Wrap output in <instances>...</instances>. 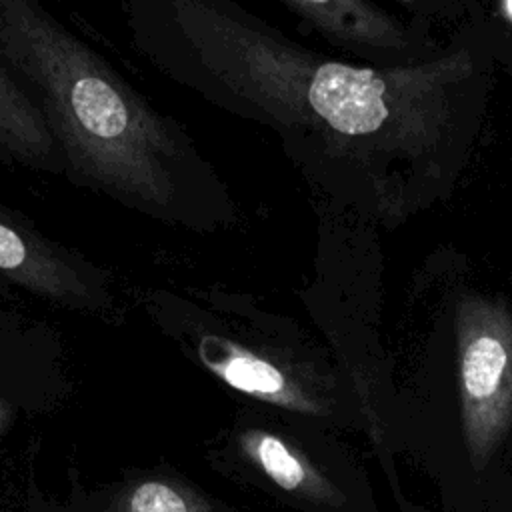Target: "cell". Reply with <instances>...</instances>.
<instances>
[{"label":"cell","instance_id":"8","mask_svg":"<svg viewBox=\"0 0 512 512\" xmlns=\"http://www.w3.org/2000/svg\"><path fill=\"white\" fill-rule=\"evenodd\" d=\"M24 260L22 240L0 224V268H16Z\"/></svg>","mask_w":512,"mask_h":512},{"label":"cell","instance_id":"6","mask_svg":"<svg viewBox=\"0 0 512 512\" xmlns=\"http://www.w3.org/2000/svg\"><path fill=\"white\" fill-rule=\"evenodd\" d=\"M108 512H208V508L170 482L144 480L116 496Z\"/></svg>","mask_w":512,"mask_h":512},{"label":"cell","instance_id":"7","mask_svg":"<svg viewBox=\"0 0 512 512\" xmlns=\"http://www.w3.org/2000/svg\"><path fill=\"white\" fill-rule=\"evenodd\" d=\"M224 378L246 392H260V394H278L284 388V378L280 372L254 358H234L222 368Z\"/></svg>","mask_w":512,"mask_h":512},{"label":"cell","instance_id":"9","mask_svg":"<svg viewBox=\"0 0 512 512\" xmlns=\"http://www.w3.org/2000/svg\"><path fill=\"white\" fill-rule=\"evenodd\" d=\"M504 12H506V16L512 20V2H506V4H504Z\"/></svg>","mask_w":512,"mask_h":512},{"label":"cell","instance_id":"3","mask_svg":"<svg viewBox=\"0 0 512 512\" xmlns=\"http://www.w3.org/2000/svg\"><path fill=\"white\" fill-rule=\"evenodd\" d=\"M252 452L264 474L280 488L298 492L316 502H342V496L334 490V486L280 438L260 434L252 444Z\"/></svg>","mask_w":512,"mask_h":512},{"label":"cell","instance_id":"1","mask_svg":"<svg viewBox=\"0 0 512 512\" xmlns=\"http://www.w3.org/2000/svg\"><path fill=\"white\" fill-rule=\"evenodd\" d=\"M462 430L482 470L512 428V314L494 300L464 298L456 312Z\"/></svg>","mask_w":512,"mask_h":512},{"label":"cell","instance_id":"2","mask_svg":"<svg viewBox=\"0 0 512 512\" xmlns=\"http://www.w3.org/2000/svg\"><path fill=\"white\" fill-rule=\"evenodd\" d=\"M400 78L340 62L322 64L312 76L308 100L334 130L350 136L380 132L398 104Z\"/></svg>","mask_w":512,"mask_h":512},{"label":"cell","instance_id":"5","mask_svg":"<svg viewBox=\"0 0 512 512\" xmlns=\"http://www.w3.org/2000/svg\"><path fill=\"white\" fill-rule=\"evenodd\" d=\"M72 106L82 126L100 138L120 136L126 128L124 102L100 78L78 80L72 88Z\"/></svg>","mask_w":512,"mask_h":512},{"label":"cell","instance_id":"4","mask_svg":"<svg viewBox=\"0 0 512 512\" xmlns=\"http://www.w3.org/2000/svg\"><path fill=\"white\" fill-rule=\"evenodd\" d=\"M314 16L338 36L372 46H400L402 30L388 18V14L364 2H330L312 4Z\"/></svg>","mask_w":512,"mask_h":512}]
</instances>
